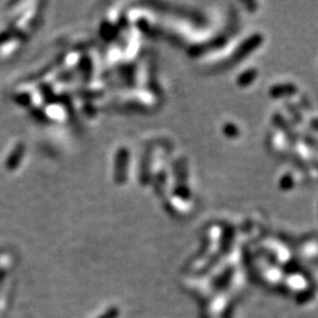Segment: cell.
Masks as SVG:
<instances>
[{
    "mask_svg": "<svg viewBox=\"0 0 318 318\" xmlns=\"http://www.w3.org/2000/svg\"><path fill=\"white\" fill-rule=\"evenodd\" d=\"M130 154L126 148H121L116 154L115 158V171L113 178L117 184H124L128 178V166H129Z\"/></svg>",
    "mask_w": 318,
    "mask_h": 318,
    "instance_id": "1",
    "label": "cell"
},
{
    "mask_svg": "<svg viewBox=\"0 0 318 318\" xmlns=\"http://www.w3.org/2000/svg\"><path fill=\"white\" fill-rule=\"evenodd\" d=\"M26 152V145L24 143H18L12 151L9 152L7 158L5 160V167L7 171H15L20 166L22 159H24Z\"/></svg>",
    "mask_w": 318,
    "mask_h": 318,
    "instance_id": "2",
    "label": "cell"
},
{
    "mask_svg": "<svg viewBox=\"0 0 318 318\" xmlns=\"http://www.w3.org/2000/svg\"><path fill=\"white\" fill-rule=\"evenodd\" d=\"M79 69L83 72L84 77H86L87 79H89L91 71H92V63H91V60L89 59V58L87 57L82 58V60H80V63H79Z\"/></svg>",
    "mask_w": 318,
    "mask_h": 318,
    "instance_id": "3",
    "label": "cell"
},
{
    "mask_svg": "<svg viewBox=\"0 0 318 318\" xmlns=\"http://www.w3.org/2000/svg\"><path fill=\"white\" fill-rule=\"evenodd\" d=\"M14 100H15V103L18 104V105L30 106L32 98H31L30 93H18V95H15V97H14Z\"/></svg>",
    "mask_w": 318,
    "mask_h": 318,
    "instance_id": "4",
    "label": "cell"
},
{
    "mask_svg": "<svg viewBox=\"0 0 318 318\" xmlns=\"http://www.w3.org/2000/svg\"><path fill=\"white\" fill-rule=\"evenodd\" d=\"M295 90H296V89H295L294 86H290V85H284L283 87L275 86V87H272V89L270 90V93H271L272 97H282V93L287 92V91H288L289 93H290V92H294Z\"/></svg>",
    "mask_w": 318,
    "mask_h": 318,
    "instance_id": "5",
    "label": "cell"
},
{
    "mask_svg": "<svg viewBox=\"0 0 318 318\" xmlns=\"http://www.w3.org/2000/svg\"><path fill=\"white\" fill-rule=\"evenodd\" d=\"M255 78H256V71L251 70V71H249V72L242 74V77L239 78V84H241L242 86H245V85H248V84L251 83L252 80L255 79Z\"/></svg>",
    "mask_w": 318,
    "mask_h": 318,
    "instance_id": "6",
    "label": "cell"
},
{
    "mask_svg": "<svg viewBox=\"0 0 318 318\" xmlns=\"http://www.w3.org/2000/svg\"><path fill=\"white\" fill-rule=\"evenodd\" d=\"M44 86H41V92H43V96L45 100H48L50 102L51 100V97H53V91H52V87L46 85V84H43Z\"/></svg>",
    "mask_w": 318,
    "mask_h": 318,
    "instance_id": "7",
    "label": "cell"
},
{
    "mask_svg": "<svg viewBox=\"0 0 318 318\" xmlns=\"http://www.w3.org/2000/svg\"><path fill=\"white\" fill-rule=\"evenodd\" d=\"M32 116H33L34 118L37 119V121H46V116H45L43 110H40V109L32 110Z\"/></svg>",
    "mask_w": 318,
    "mask_h": 318,
    "instance_id": "8",
    "label": "cell"
},
{
    "mask_svg": "<svg viewBox=\"0 0 318 318\" xmlns=\"http://www.w3.org/2000/svg\"><path fill=\"white\" fill-rule=\"evenodd\" d=\"M13 35V32L12 31H4L1 34H0V44L5 43V41H7L8 39H11V37Z\"/></svg>",
    "mask_w": 318,
    "mask_h": 318,
    "instance_id": "9",
    "label": "cell"
},
{
    "mask_svg": "<svg viewBox=\"0 0 318 318\" xmlns=\"http://www.w3.org/2000/svg\"><path fill=\"white\" fill-rule=\"evenodd\" d=\"M58 78H59L60 80H70L71 78H72V73L69 72V71H66V72L60 73L59 77H58Z\"/></svg>",
    "mask_w": 318,
    "mask_h": 318,
    "instance_id": "10",
    "label": "cell"
},
{
    "mask_svg": "<svg viewBox=\"0 0 318 318\" xmlns=\"http://www.w3.org/2000/svg\"><path fill=\"white\" fill-rule=\"evenodd\" d=\"M116 316V311L115 310H110L109 313H106L104 316H102L100 318H115Z\"/></svg>",
    "mask_w": 318,
    "mask_h": 318,
    "instance_id": "11",
    "label": "cell"
},
{
    "mask_svg": "<svg viewBox=\"0 0 318 318\" xmlns=\"http://www.w3.org/2000/svg\"><path fill=\"white\" fill-rule=\"evenodd\" d=\"M5 278H6V270L5 269L0 268V284L5 281Z\"/></svg>",
    "mask_w": 318,
    "mask_h": 318,
    "instance_id": "12",
    "label": "cell"
},
{
    "mask_svg": "<svg viewBox=\"0 0 318 318\" xmlns=\"http://www.w3.org/2000/svg\"><path fill=\"white\" fill-rule=\"evenodd\" d=\"M311 125H313L314 129H317V130H318V118L315 119V121L313 122V124H311Z\"/></svg>",
    "mask_w": 318,
    "mask_h": 318,
    "instance_id": "13",
    "label": "cell"
}]
</instances>
